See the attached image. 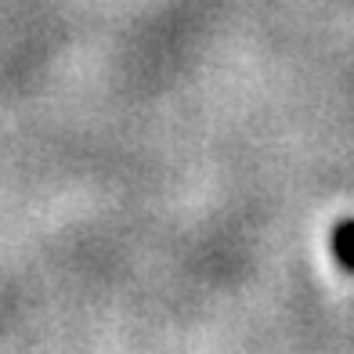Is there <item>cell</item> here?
Instances as JSON below:
<instances>
[{"mask_svg": "<svg viewBox=\"0 0 354 354\" xmlns=\"http://www.w3.org/2000/svg\"><path fill=\"white\" fill-rule=\"evenodd\" d=\"M333 257L344 271H354V221H340L333 228Z\"/></svg>", "mask_w": 354, "mask_h": 354, "instance_id": "1", "label": "cell"}]
</instances>
